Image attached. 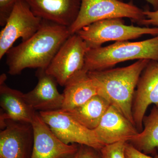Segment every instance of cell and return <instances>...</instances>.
I'll list each match as a JSON object with an SVG mask.
<instances>
[{"label": "cell", "instance_id": "7", "mask_svg": "<svg viewBox=\"0 0 158 158\" xmlns=\"http://www.w3.org/2000/svg\"><path fill=\"white\" fill-rule=\"evenodd\" d=\"M43 19L31 11L25 0H19L0 33V59L12 47L17 40L26 41L42 26Z\"/></svg>", "mask_w": 158, "mask_h": 158}, {"label": "cell", "instance_id": "14", "mask_svg": "<svg viewBox=\"0 0 158 158\" xmlns=\"http://www.w3.org/2000/svg\"><path fill=\"white\" fill-rule=\"evenodd\" d=\"M37 73L38 81L34 89L26 94L24 97L29 106L39 112L61 110L64 101L63 94L59 93L57 82L47 73L45 69H39Z\"/></svg>", "mask_w": 158, "mask_h": 158}, {"label": "cell", "instance_id": "21", "mask_svg": "<svg viewBox=\"0 0 158 158\" xmlns=\"http://www.w3.org/2000/svg\"><path fill=\"white\" fill-rule=\"evenodd\" d=\"M72 158H101L99 150L85 145H79L78 149Z\"/></svg>", "mask_w": 158, "mask_h": 158}, {"label": "cell", "instance_id": "17", "mask_svg": "<svg viewBox=\"0 0 158 158\" xmlns=\"http://www.w3.org/2000/svg\"><path fill=\"white\" fill-rule=\"evenodd\" d=\"M111 105L107 100L97 94L83 104L66 112L85 127L94 130Z\"/></svg>", "mask_w": 158, "mask_h": 158}, {"label": "cell", "instance_id": "10", "mask_svg": "<svg viewBox=\"0 0 158 158\" xmlns=\"http://www.w3.org/2000/svg\"><path fill=\"white\" fill-rule=\"evenodd\" d=\"M34 143L31 158H72L79 144H67L61 141L36 113L32 121Z\"/></svg>", "mask_w": 158, "mask_h": 158}, {"label": "cell", "instance_id": "4", "mask_svg": "<svg viewBox=\"0 0 158 158\" xmlns=\"http://www.w3.org/2000/svg\"><path fill=\"white\" fill-rule=\"evenodd\" d=\"M123 18L138 24L145 18L144 11L131 2L120 0H81L78 15L68 28L72 35L98 21Z\"/></svg>", "mask_w": 158, "mask_h": 158}, {"label": "cell", "instance_id": "9", "mask_svg": "<svg viewBox=\"0 0 158 158\" xmlns=\"http://www.w3.org/2000/svg\"><path fill=\"white\" fill-rule=\"evenodd\" d=\"M0 133V158H31L34 143L31 123L7 120Z\"/></svg>", "mask_w": 158, "mask_h": 158}, {"label": "cell", "instance_id": "16", "mask_svg": "<svg viewBox=\"0 0 158 158\" xmlns=\"http://www.w3.org/2000/svg\"><path fill=\"white\" fill-rule=\"evenodd\" d=\"M64 87V101L61 110L65 111L73 110L98 94L97 88L89 76L88 71L84 68L73 76Z\"/></svg>", "mask_w": 158, "mask_h": 158}, {"label": "cell", "instance_id": "6", "mask_svg": "<svg viewBox=\"0 0 158 158\" xmlns=\"http://www.w3.org/2000/svg\"><path fill=\"white\" fill-rule=\"evenodd\" d=\"M39 113L53 133L65 144L87 145L98 150L104 146L94 130L85 127L68 112L59 110Z\"/></svg>", "mask_w": 158, "mask_h": 158}, {"label": "cell", "instance_id": "22", "mask_svg": "<svg viewBox=\"0 0 158 158\" xmlns=\"http://www.w3.org/2000/svg\"><path fill=\"white\" fill-rule=\"evenodd\" d=\"M144 14L145 19L141 21L138 24L147 27H149V26L158 27V9L153 11L144 10Z\"/></svg>", "mask_w": 158, "mask_h": 158}, {"label": "cell", "instance_id": "15", "mask_svg": "<svg viewBox=\"0 0 158 158\" xmlns=\"http://www.w3.org/2000/svg\"><path fill=\"white\" fill-rule=\"evenodd\" d=\"M6 75L1 76L0 106L1 128L7 120L32 123L37 112L28 105L24 97V93L12 89L5 84Z\"/></svg>", "mask_w": 158, "mask_h": 158}, {"label": "cell", "instance_id": "2", "mask_svg": "<svg viewBox=\"0 0 158 158\" xmlns=\"http://www.w3.org/2000/svg\"><path fill=\"white\" fill-rule=\"evenodd\" d=\"M150 61L140 59L125 67L88 72L98 95L107 100L135 125L132 112L134 94L141 74Z\"/></svg>", "mask_w": 158, "mask_h": 158}, {"label": "cell", "instance_id": "1", "mask_svg": "<svg viewBox=\"0 0 158 158\" xmlns=\"http://www.w3.org/2000/svg\"><path fill=\"white\" fill-rule=\"evenodd\" d=\"M71 35L68 27L43 20L40 29L6 55L9 73L16 75L27 68L46 69Z\"/></svg>", "mask_w": 158, "mask_h": 158}, {"label": "cell", "instance_id": "13", "mask_svg": "<svg viewBox=\"0 0 158 158\" xmlns=\"http://www.w3.org/2000/svg\"><path fill=\"white\" fill-rule=\"evenodd\" d=\"M94 131L104 145L129 142L139 133L135 126L112 105Z\"/></svg>", "mask_w": 158, "mask_h": 158}, {"label": "cell", "instance_id": "12", "mask_svg": "<svg viewBox=\"0 0 158 158\" xmlns=\"http://www.w3.org/2000/svg\"><path fill=\"white\" fill-rule=\"evenodd\" d=\"M41 19L69 27L76 19L81 0H25Z\"/></svg>", "mask_w": 158, "mask_h": 158}, {"label": "cell", "instance_id": "24", "mask_svg": "<svg viewBox=\"0 0 158 158\" xmlns=\"http://www.w3.org/2000/svg\"><path fill=\"white\" fill-rule=\"evenodd\" d=\"M121 1V0H120ZM153 7L155 10L158 9V0H145Z\"/></svg>", "mask_w": 158, "mask_h": 158}, {"label": "cell", "instance_id": "23", "mask_svg": "<svg viewBox=\"0 0 158 158\" xmlns=\"http://www.w3.org/2000/svg\"><path fill=\"white\" fill-rule=\"evenodd\" d=\"M125 155L126 158H155L136 149L129 142H127L126 144Z\"/></svg>", "mask_w": 158, "mask_h": 158}, {"label": "cell", "instance_id": "19", "mask_svg": "<svg viewBox=\"0 0 158 158\" xmlns=\"http://www.w3.org/2000/svg\"><path fill=\"white\" fill-rule=\"evenodd\" d=\"M127 142L120 141L104 145L99 150L101 158H126L125 149Z\"/></svg>", "mask_w": 158, "mask_h": 158}, {"label": "cell", "instance_id": "8", "mask_svg": "<svg viewBox=\"0 0 158 158\" xmlns=\"http://www.w3.org/2000/svg\"><path fill=\"white\" fill-rule=\"evenodd\" d=\"M89 48L77 34H72L57 52L46 72L64 86L75 74L84 68L85 56Z\"/></svg>", "mask_w": 158, "mask_h": 158}, {"label": "cell", "instance_id": "18", "mask_svg": "<svg viewBox=\"0 0 158 158\" xmlns=\"http://www.w3.org/2000/svg\"><path fill=\"white\" fill-rule=\"evenodd\" d=\"M143 125L142 131L128 142L144 154H154L158 149V106H154L144 116Z\"/></svg>", "mask_w": 158, "mask_h": 158}, {"label": "cell", "instance_id": "20", "mask_svg": "<svg viewBox=\"0 0 158 158\" xmlns=\"http://www.w3.org/2000/svg\"><path fill=\"white\" fill-rule=\"evenodd\" d=\"M19 0H0V25L4 27L15 3Z\"/></svg>", "mask_w": 158, "mask_h": 158}, {"label": "cell", "instance_id": "3", "mask_svg": "<svg viewBox=\"0 0 158 158\" xmlns=\"http://www.w3.org/2000/svg\"><path fill=\"white\" fill-rule=\"evenodd\" d=\"M143 59L158 61V35L138 42L116 41L107 46L89 49L84 68L88 72L105 70L120 62Z\"/></svg>", "mask_w": 158, "mask_h": 158}, {"label": "cell", "instance_id": "11", "mask_svg": "<svg viewBox=\"0 0 158 158\" xmlns=\"http://www.w3.org/2000/svg\"><path fill=\"white\" fill-rule=\"evenodd\" d=\"M158 106V61L150 60L141 74L134 94L132 112L138 132L143 129V121L150 105Z\"/></svg>", "mask_w": 158, "mask_h": 158}, {"label": "cell", "instance_id": "5", "mask_svg": "<svg viewBox=\"0 0 158 158\" xmlns=\"http://www.w3.org/2000/svg\"><path fill=\"white\" fill-rule=\"evenodd\" d=\"M89 49L98 48L110 41H127L146 34L158 35V27H135L125 24L122 18L98 21L84 27L77 33Z\"/></svg>", "mask_w": 158, "mask_h": 158}]
</instances>
